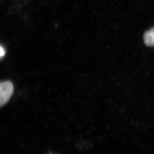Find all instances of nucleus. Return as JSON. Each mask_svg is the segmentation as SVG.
<instances>
[{
	"label": "nucleus",
	"mask_w": 154,
	"mask_h": 154,
	"mask_svg": "<svg viewBox=\"0 0 154 154\" xmlns=\"http://www.w3.org/2000/svg\"><path fill=\"white\" fill-rule=\"evenodd\" d=\"M143 39L146 45L154 47V27L144 33Z\"/></svg>",
	"instance_id": "obj_2"
},
{
	"label": "nucleus",
	"mask_w": 154,
	"mask_h": 154,
	"mask_svg": "<svg viewBox=\"0 0 154 154\" xmlns=\"http://www.w3.org/2000/svg\"><path fill=\"white\" fill-rule=\"evenodd\" d=\"M14 92V86L10 81L2 82L0 85V105H5L10 99Z\"/></svg>",
	"instance_id": "obj_1"
},
{
	"label": "nucleus",
	"mask_w": 154,
	"mask_h": 154,
	"mask_svg": "<svg viewBox=\"0 0 154 154\" xmlns=\"http://www.w3.org/2000/svg\"><path fill=\"white\" fill-rule=\"evenodd\" d=\"M5 48H3V47L1 46V48H0V55H1V58H2L5 55Z\"/></svg>",
	"instance_id": "obj_3"
}]
</instances>
